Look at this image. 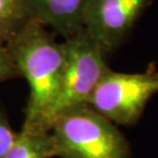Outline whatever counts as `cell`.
Masks as SVG:
<instances>
[{
  "mask_svg": "<svg viewBox=\"0 0 158 158\" xmlns=\"http://www.w3.org/2000/svg\"><path fill=\"white\" fill-rule=\"evenodd\" d=\"M7 44L15 66L30 88L22 128L38 131L61 87L66 59L64 43L56 42L43 25L30 19Z\"/></svg>",
  "mask_w": 158,
  "mask_h": 158,
  "instance_id": "cell-1",
  "label": "cell"
},
{
  "mask_svg": "<svg viewBox=\"0 0 158 158\" xmlns=\"http://www.w3.org/2000/svg\"><path fill=\"white\" fill-rule=\"evenodd\" d=\"M64 46L66 59L61 87L53 105L40 122L38 131H50L60 116L87 105L94 88L109 70L106 53L84 29L67 38Z\"/></svg>",
  "mask_w": 158,
  "mask_h": 158,
  "instance_id": "cell-2",
  "label": "cell"
},
{
  "mask_svg": "<svg viewBox=\"0 0 158 158\" xmlns=\"http://www.w3.org/2000/svg\"><path fill=\"white\" fill-rule=\"evenodd\" d=\"M50 131L59 158H129L121 132L88 105L60 116Z\"/></svg>",
  "mask_w": 158,
  "mask_h": 158,
  "instance_id": "cell-3",
  "label": "cell"
},
{
  "mask_svg": "<svg viewBox=\"0 0 158 158\" xmlns=\"http://www.w3.org/2000/svg\"><path fill=\"white\" fill-rule=\"evenodd\" d=\"M158 94V71L149 67L142 73L104 74L87 105L112 123L131 125L140 118L151 98Z\"/></svg>",
  "mask_w": 158,
  "mask_h": 158,
  "instance_id": "cell-4",
  "label": "cell"
},
{
  "mask_svg": "<svg viewBox=\"0 0 158 158\" xmlns=\"http://www.w3.org/2000/svg\"><path fill=\"white\" fill-rule=\"evenodd\" d=\"M153 0H87L84 28L104 52H114Z\"/></svg>",
  "mask_w": 158,
  "mask_h": 158,
  "instance_id": "cell-5",
  "label": "cell"
},
{
  "mask_svg": "<svg viewBox=\"0 0 158 158\" xmlns=\"http://www.w3.org/2000/svg\"><path fill=\"white\" fill-rule=\"evenodd\" d=\"M31 19L52 27L66 38L84 28L87 0H28Z\"/></svg>",
  "mask_w": 158,
  "mask_h": 158,
  "instance_id": "cell-6",
  "label": "cell"
},
{
  "mask_svg": "<svg viewBox=\"0 0 158 158\" xmlns=\"http://www.w3.org/2000/svg\"><path fill=\"white\" fill-rule=\"evenodd\" d=\"M58 150L52 131L22 128L2 158H55Z\"/></svg>",
  "mask_w": 158,
  "mask_h": 158,
  "instance_id": "cell-7",
  "label": "cell"
},
{
  "mask_svg": "<svg viewBox=\"0 0 158 158\" xmlns=\"http://www.w3.org/2000/svg\"><path fill=\"white\" fill-rule=\"evenodd\" d=\"M30 19L28 0H0V39L8 43Z\"/></svg>",
  "mask_w": 158,
  "mask_h": 158,
  "instance_id": "cell-8",
  "label": "cell"
},
{
  "mask_svg": "<svg viewBox=\"0 0 158 158\" xmlns=\"http://www.w3.org/2000/svg\"><path fill=\"white\" fill-rule=\"evenodd\" d=\"M17 76H21L20 71L11 58L7 46H5V42L0 39V82Z\"/></svg>",
  "mask_w": 158,
  "mask_h": 158,
  "instance_id": "cell-9",
  "label": "cell"
},
{
  "mask_svg": "<svg viewBox=\"0 0 158 158\" xmlns=\"http://www.w3.org/2000/svg\"><path fill=\"white\" fill-rule=\"evenodd\" d=\"M17 134L12 131L5 113L0 109V158L4 156L14 143Z\"/></svg>",
  "mask_w": 158,
  "mask_h": 158,
  "instance_id": "cell-10",
  "label": "cell"
}]
</instances>
